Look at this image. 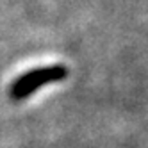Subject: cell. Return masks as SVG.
I'll return each mask as SVG.
<instances>
[{
	"label": "cell",
	"mask_w": 148,
	"mask_h": 148,
	"mask_svg": "<svg viewBox=\"0 0 148 148\" xmlns=\"http://www.w3.org/2000/svg\"><path fill=\"white\" fill-rule=\"evenodd\" d=\"M66 77H68V68L64 64H50L30 70L13 80L11 88H9V97L13 102H22L47 84L64 80Z\"/></svg>",
	"instance_id": "cell-1"
}]
</instances>
